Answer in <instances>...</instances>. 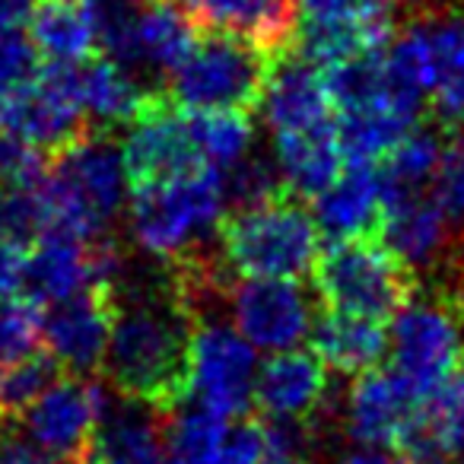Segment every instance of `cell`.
<instances>
[{
  "label": "cell",
  "mask_w": 464,
  "mask_h": 464,
  "mask_svg": "<svg viewBox=\"0 0 464 464\" xmlns=\"http://www.w3.org/2000/svg\"><path fill=\"white\" fill-rule=\"evenodd\" d=\"M115 322L102 356V372L121 398L153 413H172L188 401L194 309L175 277L162 274L118 286Z\"/></svg>",
  "instance_id": "1"
},
{
  "label": "cell",
  "mask_w": 464,
  "mask_h": 464,
  "mask_svg": "<svg viewBox=\"0 0 464 464\" xmlns=\"http://www.w3.org/2000/svg\"><path fill=\"white\" fill-rule=\"evenodd\" d=\"M121 150L109 134L90 130L77 143L52 156L42 179V200L48 210V232H64L73 239H109V226L124 200Z\"/></svg>",
  "instance_id": "2"
},
{
  "label": "cell",
  "mask_w": 464,
  "mask_h": 464,
  "mask_svg": "<svg viewBox=\"0 0 464 464\" xmlns=\"http://www.w3.org/2000/svg\"><path fill=\"white\" fill-rule=\"evenodd\" d=\"M226 271L261 280H299L318 258V223L299 194L236 207L219 223Z\"/></svg>",
  "instance_id": "3"
},
{
  "label": "cell",
  "mask_w": 464,
  "mask_h": 464,
  "mask_svg": "<svg viewBox=\"0 0 464 464\" xmlns=\"http://www.w3.org/2000/svg\"><path fill=\"white\" fill-rule=\"evenodd\" d=\"M226 185L219 169H194L179 179L134 191L130 232L147 255L179 261L198 252L226 217Z\"/></svg>",
  "instance_id": "4"
},
{
  "label": "cell",
  "mask_w": 464,
  "mask_h": 464,
  "mask_svg": "<svg viewBox=\"0 0 464 464\" xmlns=\"http://www.w3.org/2000/svg\"><path fill=\"white\" fill-rule=\"evenodd\" d=\"M280 54L229 33L198 35L188 58L169 77V96L188 111H248L261 105Z\"/></svg>",
  "instance_id": "5"
},
{
  "label": "cell",
  "mask_w": 464,
  "mask_h": 464,
  "mask_svg": "<svg viewBox=\"0 0 464 464\" xmlns=\"http://www.w3.org/2000/svg\"><path fill=\"white\" fill-rule=\"evenodd\" d=\"M318 299L324 309L388 322L417 290L413 267H407L379 236L334 239L312 265Z\"/></svg>",
  "instance_id": "6"
},
{
  "label": "cell",
  "mask_w": 464,
  "mask_h": 464,
  "mask_svg": "<svg viewBox=\"0 0 464 464\" xmlns=\"http://www.w3.org/2000/svg\"><path fill=\"white\" fill-rule=\"evenodd\" d=\"M423 404V394L413 392L411 382L401 379L392 366H372L356 375L347 394V436L360 449L392 451L420 464H439L426 442Z\"/></svg>",
  "instance_id": "7"
},
{
  "label": "cell",
  "mask_w": 464,
  "mask_h": 464,
  "mask_svg": "<svg viewBox=\"0 0 464 464\" xmlns=\"http://www.w3.org/2000/svg\"><path fill=\"white\" fill-rule=\"evenodd\" d=\"M0 130L48 156L90 134V118L77 92V64H39L33 77L0 92Z\"/></svg>",
  "instance_id": "8"
},
{
  "label": "cell",
  "mask_w": 464,
  "mask_h": 464,
  "mask_svg": "<svg viewBox=\"0 0 464 464\" xmlns=\"http://www.w3.org/2000/svg\"><path fill=\"white\" fill-rule=\"evenodd\" d=\"M388 350L394 372L411 382L417 394L430 398L461 353V318L455 303L413 290L394 312Z\"/></svg>",
  "instance_id": "9"
},
{
  "label": "cell",
  "mask_w": 464,
  "mask_h": 464,
  "mask_svg": "<svg viewBox=\"0 0 464 464\" xmlns=\"http://www.w3.org/2000/svg\"><path fill=\"white\" fill-rule=\"evenodd\" d=\"M255 375L258 356L239 331L219 322H194L188 401L226 420H242L252 407Z\"/></svg>",
  "instance_id": "10"
},
{
  "label": "cell",
  "mask_w": 464,
  "mask_h": 464,
  "mask_svg": "<svg viewBox=\"0 0 464 464\" xmlns=\"http://www.w3.org/2000/svg\"><path fill=\"white\" fill-rule=\"evenodd\" d=\"M109 413L105 388L86 375H58L23 411V426L33 445L58 464H80L99 423Z\"/></svg>",
  "instance_id": "11"
},
{
  "label": "cell",
  "mask_w": 464,
  "mask_h": 464,
  "mask_svg": "<svg viewBox=\"0 0 464 464\" xmlns=\"http://www.w3.org/2000/svg\"><path fill=\"white\" fill-rule=\"evenodd\" d=\"M128 124L130 130L121 143V162L130 191L204 169L188 130L185 109H179L169 92H150Z\"/></svg>",
  "instance_id": "12"
},
{
  "label": "cell",
  "mask_w": 464,
  "mask_h": 464,
  "mask_svg": "<svg viewBox=\"0 0 464 464\" xmlns=\"http://www.w3.org/2000/svg\"><path fill=\"white\" fill-rule=\"evenodd\" d=\"M115 284H92L67 303L52 305L42 322V341L61 372L86 375L102 366L115 322Z\"/></svg>",
  "instance_id": "13"
},
{
  "label": "cell",
  "mask_w": 464,
  "mask_h": 464,
  "mask_svg": "<svg viewBox=\"0 0 464 464\" xmlns=\"http://www.w3.org/2000/svg\"><path fill=\"white\" fill-rule=\"evenodd\" d=\"M229 309L236 331L271 353L296 347L312 324L309 299L296 280L242 277L229 293Z\"/></svg>",
  "instance_id": "14"
},
{
  "label": "cell",
  "mask_w": 464,
  "mask_h": 464,
  "mask_svg": "<svg viewBox=\"0 0 464 464\" xmlns=\"http://www.w3.org/2000/svg\"><path fill=\"white\" fill-rule=\"evenodd\" d=\"M392 42V16L382 0H366L353 10L324 16H299L293 48L318 71L360 54L385 52Z\"/></svg>",
  "instance_id": "15"
},
{
  "label": "cell",
  "mask_w": 464,
  "mask_h": 464,
  "mask_svg": "<svg viewBox=\"0 0 464 464\" xmlns=\"http://www.w3.org/2000/svg\"><path fill=\"white\" fill-rule=\"evenodd\" d=\"M328 401V366L312 350H280L255 375L252 404L267 420L309 423Z\"/></svg>",
  "instance_id": "16"
},
{
  "label": "cell",
  "mask_w": 464,
  "mask_h": 464,
  "mask_svg": "<svg viewBox=\"0 0 464 464\" xmlns=\"http://www.w3.org/2000/svg\"><path fill=\"white\" fill-rule=\"evenodd\" d=\"M261 109L274 137L337 121L322 71L293 52H284L274 64L261 96Z\"/></svg>",
  "instance_id": "17"
},
{
  "label": "cell",
  "mask_w": 464,
  "mask_h": 464,
  "mask_svg": "<svg viewBox=\"0 0 464 464\" xmlns=\"http://www.w3.org/2000/svg\"><path fill=\"white\" fill-rule=\"evenodd\" d=\"M200 33H229L274 54L293 48L299 7L296 0H175Z\"/></svg>",
  "instance_id": "18"
},
{
  "label": "cell",
  "mask_w": 464,
  "mask_h": 464,
  "mask_svg": "<svg viewBox=\"0 0 464 464\" xmlns=\"http://www.w3.org/2000/svg\"><path fill=\"white\" fill-rule=\"evenodd\" d=\"M445 236H449V213L442 210L432 188L404 194H382L379 239L407 267L430 265L442 252Z\"/></svg>",
  "instance_id": "19"
},
{
  "label": "cell",
  "mask_w": 464,
  "mask_h": 464,
  "mask_svg": "<svg viewBox=\"0 0 464 464\" xmlns=\"http://www.w3.org/2000/svg\"><path fill=\"white\" fill-rule=\"evenodd\" d=\"M312 217L318 232L334 239L379 236L382 223V185L379 172L369 162H343L341 175L324 191L315 194Z\"/></svg>",
  "instance_id": "20"
},
{
  "label": "cell",
  "mask_w": 464,
  "mask_h": 464,
  "mask_svg": "<svg viewBox=\"0 0 464 464\" xmlns=\"http://www.w3.org/2000/svg\"><path fill=\"white\" fill-rule=\"evenodd\" d=\"M312 353L328 369L343 375H360L382 366L388 353V328L379 318L353 315V312L324 309L309 324Z\"/></svg>",
  "instance_id": "21"
},
{
  "label": "cell",
  "mask_w": 464,
  "mask_h": 464,
  "mask_svg": "<svg viewBox=\"0 0 464 464\" xmlns=\"http://www.w3.org/2000/svg\"><path fill=\"white\" fill-rule=\"evenodd\" d=\"M274 153H277V169L284 175V185L299 198H315L343 169L337 121L296 130V134H277L274 137Z\"/></svg>",
  "instance_id": "22"
},
{
  "label": "cell",
  "mask_w": 464,
  "mask_h": 464,
  "mask_svg": "<svg viewBox=\"0 0 464 464\" xmlns=\"http://www.w3.org/2000/svg\"><path fill=\"white\" fill-rule=\"evenodd\" d=\"M77 92L86 118L102 124V130L128 124L150 96V90H143L134 71H128L102 52L77 64Z\"/></svg>",
  "instance_id": "23"
},
{
  "label": "cell",
  "mask_w": 464,
  "mask_h": 464,
  "mask_svg": "<svg viewBox=\"0 0 464 464\" xmlns=\"http://www.w3.org/2000/svg\"><path fill=\"white\" fill-rule=\"evenodd\" d=\"M29 42L42 64H83L96 54V33L83 0H35Z\"/></svg>",
  "instance_id": "24"
},
{
  "label": "cell",
  "mask_w": 464,
  "mask_h": 464,
  "mask_svg": "<svg viewBox=\"0 0 464 464\" xmlns=\"http://www.w3.org/2000/svg\"><path fill=\"white\" fill-rule=\"evenodd\" d=\"M198 35V23L175 0H143L137 16V71L172 73Z\"/></svg>",
  "instance_id": "25"
},
{
  "label": "cell",
  "mask_w": 464,
  "mask_h": 464,
  "mask_svg": "<svg viewBox=\"0 0 464 464\" xmlns=\"http://www.w3.org/2000/svg\"><path fill=\"white\" fill-rule=\"evenodd\" d=\"M432 48V109L445 128H464V14L426 23Z\"/></svg>",
  "instance_id": "26"
},
{
  "label": "cell",
  "mask_w": 464,
  "mask_h": 464,
  "mask_svg": "<svg viewBox=\"0 0 464 464\" xmlns=\"http://www.w3.org/2000/svg\"><path fill=\"white\" fill-rule=\"evenodd\" d=\"M80 464H166V445L156 423L140 411L105 413Z\"/></svg>",
  "instance_id": "27"
},
{
  "label": "cell",
  "mask_w": 464,
  "mask_h": 464,
  "mask_svg": "<svg viewBox=\"0 0 464 464\" xmlns=\"http://www.w3.org/2000/svg\"><path fill=\"white\" fill-rule=\"evenodd\" d=\"M229 420L185 401L166 426V464H223Z\"/></svg>",
  "instance_id": "28"
},
{
  "label": "cell",
  "mask_w": 464,
  "mask_h": 464,
  "mask_svg": "<svg viewBox=\"0 0 464 464\" xmlns=\"http://www.w3.org/2000/svg\"><path fill=\"white\" fill-rule=\"evenodd\" d=\"M426 442L439 464H464V347L423 404Z\"/></svg>",
  "instance_id": "29"
},
{
  "label": "cell",
  "mask_w": 464,
  "mask_h": 464,
  "mask_svg": "<svg viewBox=\"0 0 464 464\" xmlns=\"http://www.w3.org/2000/svg\"><path fill=\"white\" fill-rule=\"evenodd\" d=\"M185 121L191 130V140L198 147L204 166L210 169H232L246 160L255 143V121L248 111H188Z\"/></svg>",
  "instance_id": "30"
},
{
  "label": "cell",
  "mask_w": 464,
  "mask_h": 464,
  "mask_svg": "<svg viewBox=\"0 0 464 464\" xmlns=\"http://www.w3.org/2000/svg\"><path fill=\"white\" fill-rule=\"evenodd\" d=\"M442 137L439 130L413 128L385 160L375 162L379 172L382 194H404V191H423L436 179L439 160H442Z\"/></svg>",
  "instance_id": "31"
},
{
  "label": "cell",
  "mask_w": 464,
  "mask_h": 464,
  "mask_svg": "<svg viewBox=\"0 0 464 464\" xmlns=\"http://www.w3.org/2000/svg\"><path fill=\"white\" fill-rule=\"evenodd\" d=\"M58 375L61 369L48 356V350H33L16 360H0V413L4 417L23 413Z\"/></svg>",
  "instance_id": "32"
},
{
  "label": "cell",
  "mask_w": 464,
  "mask_h": 464,
  "mask_svg": "<svg viewBox=\"0 0 464 464\" xmlns=\"http://www.w3.org/2000/svg\"><path fill=\"white\" fill-rule=\"evenodd\" d=\"M42 322V305L23 293L0 299V360H16L39 350Z\"/></svg>",
  "instance_id": "33"
},
{
  "label": "cell",
  "mask_w": 464,
  "mask_h": 464,
  "mask_svg": "<svg viewBox=\"0 0 464 464\" xmlns=\"http://www.w3.org/2000/svg\"><path fill=\"white\" fill-rule=\"evenodd\" d=\"M35 67H39V54L29 42V33L16 23L0 20V92L33 77Z\"/></svg>",
  "instance_id": "34"
},
{
  "label": "cell",
  "mask_w": 464,
  "mask_h": 464,
  "mask_svg": "<svg viewBox=\"0 0 464 464\" xmlns=\"http://www.w3.org/2000/svg\"><path fill=\"white\" fill-rule=\"evenodd\" d=\"M432 194L449 213V219L464 217V137L445 143L436 179H432Z\"/></svg>",
  "instance_id": "35"
},
{
  "label": "cell",
  "mask_w": 464,
  "mask_h": 464,
  "mask_svg": "<svg viewBox=\"0 0 464 464\" xmlns=\"http://www.w3.org/2000/svg\"><path fill=\"white\" fill-rule=\"evenodd\" d=\"M23 258H26V248H20L10 239H0V299L20 293Z\"/></svg>",
  "instance_id": "36"
},
{
  "label": "cell",
  "mask_w": 464,
  "mask_h": 464,
  "mask_svg": "<svg viewBox=\"0 0 464 464\" xmlns=\"http://www.w3.org/2000/svg\"><path fill=\"white\" fill-rule=\"evenodd\" d=\"M0 464H58L52 455L39 449L33 442H23V439H7L0 442Z\"/></svg>",
  "instance_id": "37"
},
{
  "label": "cell",
  "mask_w": 464,
  "mask_h": 464,
  "mask_svg": "<svg viewBox=\"0 0 464 464\" xmlns=\"http://www.w3.org/2000/svg\"><path fill=\"white\" fill-rule=\"evenodd\" d=\"M366 4V0H296L299 16H324V14H341V10H353Z\"/></svg>",
  "instance_id": "38"
},
{
  "label": "cell",
  "mask_w": 464,
  "mask_h": 464,
  "mask_svg": "<svg viewBox=\"0 0 464 464\" xmlns=\"http://www.w3.org/2000/svg\"><path fill=\"white\" fill-rule=\"evenodd\" d=\"M334 464H420V461H411V458H392V455H385V451H375V449H356V451L341 455Z\"/></svg>",
  "instance_id": "39"
},
{
  "label": "cell",
  "mask_w": 464,
  "mask_h": 464,
  "mask_svg": "<svg viewBox=\"0 0 464 464\" xmlns=\"http://www.w3.org/2000/svg\"><path fill=\"white\" fill-rule=\"evenodd\" d=\"M274 464H305V461H299V458H284V461H274Z\"/></svg>",
  "instance_id": "40"
},
{
  "label": "cell",
  "mask_w": 464,
  "mask_h": 464,
  "mask_svg": "<svg viewBox=\"0 0 464 464\" xmlns=\"http://www.w3.org/2000/svg\"><path fill=\"white\" fill-rule=\"evenodd\" d=\"M0 442H4V413H0Z\"/></svg>",
  "instance_id": "41"
},
{
  "label": "cell",
  "mask_w": 464,
  "mask_h": 464,
  "mask_svg": "<svg viewBox=\"0 0 464 464\" xmlns=\"http://www.w3.org/2000/svg\"><path fill=\"white\" fill-rule=\"evenodd\" d=\"M382 4H394V0H382Z\"/></svg>",
  "instance_id": "42"
}]
</instances>
